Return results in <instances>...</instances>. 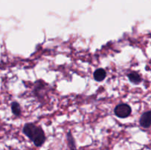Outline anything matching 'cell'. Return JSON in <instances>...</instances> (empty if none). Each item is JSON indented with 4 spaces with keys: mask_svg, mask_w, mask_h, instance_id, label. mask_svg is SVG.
<instances>
[{
    "mask_svg": "<svg viewBox=\"0 0 151 150\" xmlns=\"http://www.w3.org/2000/svg\"><path fill=\"white\" fill-rule=\"evenodd\" d=\"M23 132L35 146H41L45 142V133L41 126L32 123L26 124L23 127Z\"/></svg>",
    "mask_w": 151,
    "mask_h": 150,
    "instance_id": "obj_1",
    "label": "cell"
},
{
    "mask_svg": "<svg viewBox=\"0 0 151 150\" xmlns=\"http://www.w3.org/2000/svg\"><path fill=\"white\" fill-rule=\"evenodd\" d=\"M114 113L117 117L124 119L131 115V108L127 104H119L114 108Z\"/></svg>",
    "mask_w": 151,
    "mask_h": 150,
    "instance_id": "obj_2",
    "label": "cell"
},
{
    "mask_svg": "<svg viewBox=\"0 0 151 150\" xmlns=\"http://www.w3.org/2000/svg\"><path fill=\"white\" fill-rule=\"evenodd\" d=\"M140 126L143 128H149L151 126V111L143 113L139 119Z\"/></svg>",
    "mask_w": 151,
    "mask_h": 150,
    "instance_id": "obj_3",
    "label": "cell"
},
{
    "mask_svg": "<svg viewBox=\"0 0 151 150\" xmlns=\"http://www.w3.org/2000/svg\"><path fill=\"white\" fill-rule=\"evenodd\" d=\"M106 71L103 69H98L94 71V78L97 82H101L106 78Z\"/></svg>",
    "mask_w": 151,
    "mask_h": 150,
    "instance_id": "obj_4",
    "label": "cell"
},
{
    "mask_svg": "<svg viewBox=\"0 0 151 150\" xmlns=\"http://www.w3.org/2000/svg\"><path fill=\"white\" fill-rule=\"evenodd\" d=\"M128 78L130 80V82H133L134 84H139L141 82L142 77L137 72L133 71L131 72L128 74Z\"/></svg>",
    "mask_w": 151,
    "mask_h": 150,
    "instance_id": "obj_5",
    "label": "cell"
},
{
    "mask_svg": "<svg viewBox=\"0 0 151 150\" xmlns=\"http://www.w3.org/2000/svg\"><path fill=\"white\" fill-rule=\"evenodd\" d=\"M66 139H67L68 146H69L70 150H77L75 141V139H74L72 132H71L70 131L67 133V135H66Z\"/></svg>",
    "mask_w": 151,
    "mask_h": 150,
    "instance_id": "obj_6",
    "label": "cell"
},
{
    "mask_svg": "<svg viewBox=\"0 0 151 150\" xmlns=\"http://www.w3.org/2000/svg\"><path fill=\"white\" fill-rule=\"evenodd\" d=\"M12 113L16 116H19L21 115V107L20 104L16 101H13L11 104Z\"/></svg>",
    "mask_w": 151,
    "mask_h": 150,
    "instance_id": "obj_7",
    "label": "cell"
}]
</instances>
